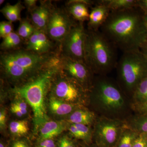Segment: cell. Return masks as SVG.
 Listing matches in <instances>:
<instances>
[{"label":"cell","mask_w":147,"mask_h":147,"mask_svg":"<svg viewBox=\"0 0 147 147\" xmlns=\"http://www.w3.org/2000/svg\"><path fill=\"white\" fill-rule=\"evenodd\" d=\"M59 44L50 39L45 32L36 29L31 36L26 42V50L42 55L59 51Z\"/></svg>","instance_id":"12"},{"label":"cell","mask_w":147,"mask_h":147,"mask_svg":"<svg viewBox=\"0 0 147 147\" xmlns=\"http://www.w3.org/2000/svg\"><path fill=\"white\" fill-rule=\"evenodd\" d=\"M0 147H7V146L3 142L1 141V143H0Z\"/></svg>","instance_id":"40"},{"label":"cell","mask_w":147,"mask_h":147,"mask_svg":"<svg viewBox=\"0 0 147 147\" xmlns=\"http://www.w3.org/2000/svg\"><path fill=\"white\" fill-rule=\"evenodd\" d=\"M76 23L65 7L54 6L46 28V34L50 39L60 45Z\"/></svg>","instance_id":"10"},{"label":"cell","mask_w":147,"mask_h":147,"mask_svg":"<svg viewBox=\"0 0 147 147\" xmlns=\"http://www.w3.org/2000/svg\"><path fill=\"white\" fill-rule=\"evenodd\" d=\"M69 125V124L65 120H49L41 125L38 128L37 132L38 134V140L54 139L68 128Z\"/></svg>","instance_id":"16"},{"label":"cell","mask_w":147,"mask_h":147,"mask_svg":"<svg viewBox=\"0 0 147 147\" xmlns=\"http://www.w3.org/2000/svg\"><path fill=\"white\" fill-rule=\"evenodd\" d=\"M110 11L105 5L98 3L92 8L88 21V30H98L108 18Z\"/></svg>","instance_id":"17"},{"label":"cell","mask_w":147,"mask_h":147,"mask_svg":"<svg viewBox=\"0 0 147 147\" xmlns=\"http://www.w3.org/2000/svg\"><path fill=\"white\" fill-rule=\"evenodd\" d=\"M144 19L145 21V23H146V26L147 30V15H144Z\"/></svg>","instance_id":"41"},{"label":"cell","mask_w":147,"mask_h":147,"mask_svg":"<svg viewBox=\"0 0 147 147\" xmlns=\"http://www.w3.org/2000/svg\"><path fill=\"white\" fill-rule=\"evenodd\" d=\"M67 129L70 136L74 139L82 140L88 145L91 143L93 130L90 126L82 124H71Z\"/></svg>","instance_id":"19"},{"label":"cell","mask_w":147,"mask_h":147,"mask_svg":"<svg viewBox=\"0 0 147 147\" xmlns=\"http://www.w3.org/2000/svg\"><path fill=\"white\" fill-rule=\"evenodd\" d=\"M135 103L142 102L147 99V75L139 82L133 94Z\"/></svg>","instance_id":"27"},{"label":"cell","mask_w":147,"mask_h":147,"mask_svg":"<svg viewBox=\"0 0 147 147\" xmlns=\"http://www.w3.org/2000/svg\"><path fill=\"white\" fill-rule=\"evenodd\" d=\"M132 147H147V134H139L134 140Z\"/></svg>","instance_id":"31"},{"label":"cell","mask_w":147,"mask_h":147,"mask_svg":"<svg viewBox=\"0 0 147 147\" xmlns=\"http://www.w3.org/2000/svg\"><path fill=\"white\" fill-rule=\"evenodd\" d=\"M133 106L139 115L147 114V99L142 102L134 103Z\"/></svg>","instance_id":"34"},{"label":"cell","mask_w":147,"mask_h":147,"mask_svg":"<svg viewBox=\"0 0 147 147\" xmlns=\"http://www.w3.org/2000/svg\"></svg>","instance_id":"44"},{"label":"cell","mask_w":147,"mask_h":147,"mask_svg":"<svg viewBox=\"0 0 147 147\" xmlns=\"http://www.w3.org/2000/svg\"><path fill=\"white\" fill-rule=\"evenodd\" d=\"M35 29L30 19H21L16 32L26 42L31 36Z\"/></svg>","instance_id":"24"},{"label":"cell","mask_w":147,"mask_h":147,"mask_svg":"<svg viewBox=\"0 0 147 147\" xmlns=\"http://www.w3.org/2000/svg\"><path fill=\"white\" fill-rule=\"evenodd\" d=\"M59 55V51L40 55L22 48L1 51L2 79L13 87L24 84L39 74Z\"/></svg>","instance_id":"2"},{"label":"cell","mask_w":147,"mask_h":147,"mask_svg":"<svg viewBox=\"0 0 147 147\" xmlns=\"http://www.w3.org/2000/svg\"><path fill=\"white\" fill-rule=\"evenodd\" d=\"M10 110L11 113L18 117H22L24 116L20 109L13 102L11 105Z\"/></svg>","instance_id":"37"},{"label":"cell","mask_w":147,"mask_h":147,"mask_svg":"<svg viewBox=\"0 0 147 147\" xmlns=\"http://www.w3.org/2000/svg\"><path fill=\"white\" fill-rule=\"evenodd\" d=\"M116 67L121 86L133 94L139 82L147 75V59L139 50L125 52Z\"/></svg>","instance_id":"5"},{"label":"cell","mask_w":147,"mask_h":147,"mask_svg":"<svg viewBox=\"0 0 147 147\" xmlns=\"http://www.w3.org/2000/svg\"><path fill=\"white\" fill-rule=\"evenodd\" d=\"M138 7L110 11L100 32L123 53L139 50L147 40L144 16Z\"/></svg>","instance_id":"1"},{"label":"cell","mask_w":147,"mask_h":147,"mask_svg":"<svg viewBox=\"0 0 147 147\" xmlns=\"http://www.w3.org/2000/svg\"><path fill=\"white\" fill-rule=\"evenodd\" d=\"M98 3L107 7L110 11H117L137 7L138 1L135 0H100Z\"/></svg>","instance_id":"21"},{"label":"cell","mask_w":147,"mask_h":147,"mask_svg":"<svg viewBox=\"0 0 147 147\" xmlns=\"http://www.w3.org/2000/svg\"><path fill=\"white\" fill-rule=\"evenodd\" d=\"M126 124L128 127L139 134H147V114L139 115Z\"/></svg>","instance_id":"26"},{"label":"cell","mask_w":147,"mask_h":147,"mask_svg":"<svg viewBox=\"0 0 147 147\" xmlns=\"http://www.w3.org/2000/svg\"><path fill=\"white\" fill-rule=\"evenodd\" d=\"M35 147H57V146L54 139H46L38 140Z\"/></svg>","instance_id":"32"},{"label":"cell","mask_w":147,"mask_h":147,"mask_svg":"<svg viewBox=\"0 0 147 147\" xmlns=\"http://www.w3.org/2000/svg\"><path fill=\"white\" fill-rule=\"evenodd\" d=\"M9 129L13 136L18 137L25 136L29 130L28 122L26 120L12 121L9 123Z\"/></svg>","instance_id":"25"},{"label":"cell","mask_w":147,"mask_h":147,"mask_svg":"<svg viewBox=\"0 0 147 147\" xmlns=\"http://www.w3.org/2000/svg\"><path fill=\"white\" fill-rule=\"evenodd\" d=\"M5 1V0H1V1H0V5H2L3 3H4Z\"/></svg>","instance_id":"43"},{"label":"cell","mask_w":147,"mask_h":147,"mask_svg":"<svg viewBox=\"0 0 147 147\" xmlns=\"http://www.w3.org/2000/svg\"><path fill=\"white\" fill-rule=\"evenodd\" d=\"M126 123L117 119L101 117L95 123L93 139L98 147H115Z\"/></svg>","instance_id":"8"},{"label":"cell","mask_w":147,"mask_h":147,"mask_svg":"<svg viewBox=\"0 0 147 147\" xmlns=\"http://www.w3.org/2000/svg\"><path fill=\"white\" fill-rule=\"evenodd\" d=\"M49 94L68 103L83 106L89 97V92L63 73L61 69L53 77Z\"/></svg>","instance_id":"7"},{"label":"cell","mask_w":147,"mask_h":147,"mask_svg":"<svg viewBox=\"0 0 147 147\" xmlns=\"http://www.w3.org/2000/svg\"><path fill=\"white\" fill-rule=\"evenodd\" d=\"M60 70L59 55L34 78L9 89L10 93L24 98L31 108L35 133L41 125L49 120L47 111V96L53 77Z\"/></svg>","instance_id":"3"},{"label":"cell","mask_w":147,"mask_h":147,"mask_svg":"<svg viewBox=\"0 0 147 147\" xmlns=\"http://www.w3.org/2000/svg\"><path fill=\"white\" fill-rule=\"evenodd\" d=\"M12 94L14 96V100L12 102L20 109L24 116L27 115L28 113L29 107L30 106L28 102L20 96L17 94Z\"/></svg>","instance_id":"28"},{"label":"cell","mask_w":147,"mask_h":147,"mask_svg":"<svg viewBox=\"0 0 147 147\" xmlns=\"http://www.w3.org/2000/svg\"><path fill=\"white\" fill-rule=\"evenodd\" d=\"M96 1L72 0L67 2L65 8L69 14L76 22L84 23L88 21V7L95 5Z\"/></svg>","instance_id":"14"},{"label":"cell","mask_w":147,"mask_h":147,"mask_svg":"<svg viewBox=\"0 0 147 147\" xmlns=\"http://www.w3.org/2000/svg\"><path fill=\"white\" fill-rule=\"evenodd\" d=\"M116 48L99 30L87 29L85 62L93 74L105 75L116 67Z\"/></svg>","instance_id":"4"},{"label":"cell","mask_w":147,"mask_h":147,"mask_svg":"<svg viewBox=\"0 0 147 147\" xmlns=\"http://www.w3.org/2000/svg\"><path fill=\"white\" fill-rule=\"evenodd\" d=\"M104 75L94 78L89 96L96 100L102 109L109 112H117L125 105L124 98L120 88Z\"/></svg>","instance_id":"6"},{"label":"cell","mask_w":147,"mask_h":147,"mask_svg":"<svg viewBox=\"0 0 147 147\" xmlns=\"http://www.w3.org/2000/svg\"><path fill=\"white\" fill-rule=\"evenodd\" d=\"M7 112L5 109L2 108L0 111V128L1 131L4 130L6 126Z\"/></svg>","instance_id":"35"},{"label":"cell","mask_w":147,"mask_h":147,"mask_svg":"<svg viewBox=\"0 0 147 147\" xmlns=\"http://www.w3.org/2000/svg\"><path fill=\"white\" fill-rule=\"evenodd\" d=\"M24 40L17 32H13L7 36L3 38L0 45L1 52L11 51L20 49Z\"/></svg>","instance_id":"22"},{"label":"cell","mask_w":147,"mask_h":147,"mask_svg":"<svg viewBox=\"0 0 147 147\" xmlns=\"http://www.w3.org/2000/svg\"><path fill=\"white\" fill-rule=\"evenodd\" d=\"M87 29L84 23L77 22L60 44V55L85 62Z\"/></svg>","instance_id":"9"},{"label":"cell","mask_w":147,"mask_h":147,"mask_svg":"<svg viewBox=\"0 0 147 147\" xmlns=\"http://www.w3.org/2000/svg\"><path fill=\"white\" fill-rule=\"evenodd\" d=\"M139 50L147 59V40L141 45Z\"/></svg>","instance_id":"39"},{"label":"cell","mask_w":147,"mask_h":147,"mask_svg":"<svg viewBox=\"0 0 147 147\" xmlns=\"http://www.w3.org/2000/svg\"><path fill=\"white\" fill-rule=\"evenodd\" d=\"M137 7L144 11L145 15H147V0L138 1Z\"/></svg>","instance_id":"38"},{"label":"cell","mask_w":147,"mask_h":147,"mask_svg":"<svg viewBox=\"0 0 147 147\" xmlns=\"http://www.w3.org/2000/svg\"><path fill=\"white\" fill-rule=\"evenodd\" d=\"M54 6L51 1H40L39 5L30 12V20L36 29L46 33L48 21Z\"/></svg>","instance_id":"13"},{"label":"cell","mask_w":147,"mask_h":147,"mask_svg":"<svg viewBox=\"0 0 147 147\" xmlns=\"http://www.w3.org/2000/svg\"><path fill=\"white\" fill-rule=\"evenodd\" d=\"M37 2L36 0H25L23 3L29 12H30L37 6Z\"/></svg>","instance_id":"36"},{"label":"cell","mask_w":147,"mask_h":147,"mask_svg":"<svg viewBox=\"0 0 147 147\" xmlns=\"http://www.w3.org/2000/svg\"><path fill=\"white\" fill-rule=\"evenodd\" d=\"M57 143V147H78L75 141L67 135L60 137Z\"/></svg>","instance_id":"30"},{"label":"cell","mask_w":147,"mask_h":147,"mask_svg":"<svg viewBox=\"0 0 147 147\" xmlns=\"http://www.w3.org/2000/svg\"><path fill=\"white\" fill-rule=\"evenodd\" d=\"M25 8L24 3L19 1L13 5L7 3L0 11L7 21L13 23L21 21V11Z\"/></svg>","instance_id":"20"},{"label":"cell","mask_w":147,"mask_h":147,"mask_svg":"<svg viewBox=\"0 0 147 147\" xmlns=\"http://www.w3.org/2000/svg\"><path fill=\"white\" fill-rule=\"evenodd\" d=\"M13 32L12 23L9 21H2L0 22L1 38H4Z\"/></svg>","instance_id":"29"},{"label":"cell","mask_w":147,"mask_h":147,"mask_svg":"<svg viewBox=\"0 0 147 147\" xmlns=\"http://www.w3.org/2000/svg\"><path fill=\"white\" fill-rule=\"evenodd\" d=\"M10 147H31L30 143L24 138L15 139L11 142Z\"/></svg>","instance_id":"33"},{"label":"cell","mask_w":147,"mask_h":147,"mask_svg":"<svg viewBox=\"0 0 147 147\" xmlns=\"http://www.w3.org/2000/svg\"><path fill=\"white\" fill-rule=\"evenodd\" d=\"M47 107L53 115L65 119L72 112L83 105L71 104L48 94Z\"/></svg>","instance_id":"15"},{"label":"cell","mask_w":147,"mask_h":147,"mask_svg":"<svg viewBox=\"0 0 147 147\" xmlns=\"http://www.w3.org/2000/svg\"><path fill=\"white\" fill-rule=\"evenodd\" d=\"M59 59L61 71L79 82L85 89L89 91L94 78L93 73L86 64L61 55Z\"/></svg>","instance_id":"11"},{"label":"cell","mask_w":147,"mask_h":147,"mask_svg":"<svg viewBox=\"0 0 147 147\" xmlns=\"http://www.w3.org/2000/svg\"><path fill=\"white\" fill-rule=\"evenodd\" d=\"M96 120L93 112L82 106L74 110L65 121L69 124H82L90 126Z\"/></svg>","instance_id":"18"},{"label":"cell","mask_w":147,"mask_h":147,"mask_svg":"<svg viewBox=\"0 0 147 147\" xmlns=\"http://www.w3.org/2000/svg\"><path fill=\"white\" fill-rule=\"evenodd\" d=\"M139 134L126 125L115 147H132L134 140Z\"/></svg>","instance_id":"23"},{"label":"cell","mask_w":147,"mask_h":147,"mask_svg":"<svg viewBox=\"0 0 147 147\" xmlns=\"http://www.w3.org/2000/svg\"><path fill=\"white\" fill-rule=\"evenodd\" d=\"M89 147H98L97 146H96V144H92V145H90L89 146Z\"/></svg>","instance_id":"42"}]
</instances>
